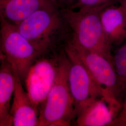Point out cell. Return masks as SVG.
<instances>
[{
    "label": "cell",
    "mask_w": 126,
    "mask_h": 126,
    "mask_svg": "<svg viewBox=\"0 0 126 126\" xmlns=\"http://www.w3.org/2000/svg\"><path fill=\"white\" fill-rule=\"evenodd\" d=\"M16 26L41 56L65 46L70 38H67L70 30L61 10L53 5L36 11Z\"/></svg>",
    "instance_id": "cell-1"
},
{
    "label": "cell",
    "mask_w": 126,
    "mask_h": 126,
    "mask_svg": "<svg viewBox=\"0 0 126 126\" xmlns=\"http://www.w3.org/2000/svg\"><path fill=\"white\" fill-rule=\"evenodd\" d=\"M103 8L61 10L71 32L72 43L84 50L97 52L112 60L111 46L103 30L99 14Z\"/></svg>",
    "instance_id": "cell-2"
},
{
    "label": "cell",
    "mask_w": 126,
    "mask_h": 126,
    "mask_svg": "<svg viewBox=\"0 0 126 126\" xmlns=\"http://www.w3.org/2000/svg\"><path fill=\"white\" fill-rule=\"evenodd\" d=\"M69 65V60L65 52L59 57L54 83L39 109L38 126H49L52 122L60 120L71 122L75 117L68 82Z\"/></svg>",
    "instance_id": "cell-3"
},
{
    "label": "cell",
    "mask_w": 126,
    "mask_h": 126,
    "mask_svg": "<svg viewBox=\"0 0 126 126\" xmlns=\"http://www.w3.org/2000/svg\"><path fill=\"white\" fill-rule=\"evenodd\" d=\"M65 46L72 51L85 65L101 90L104 99L120 109L123 94L112 60L97 52L84 50L72 43L70 39Z\"/></svg>",
    "instance_id": "cell-4"
},
{
    "label": "cell",
    "mask_w": 126,
    "mask_h": 126,
    "mask_svg": "<svg viewBox=\"0 0 126 126\" xmlns=\"http://www.w3.org/2000/svg\"><path fill=\"white\" fill-rule=\"evenodd\" d=\"M0 38L6 60L23 83L32 63L41 55L16 26L0 19Z\"/></svg>",
    "instance_id": "cell-5"
},
{
    "label": "cell",
    "mask_w": 126,
    "mask_h": 126,
    "mask_svg": "<svg viewBox=\"0 0 126 126\" xmlns=\"http://www.w3.org/2000/svg\"><path fill=\"white\" fill-rule=\"evenodd\" d=\"M64 51L70 62L68 82L76 117L90 104L103 97L101 90L85 65L66 46Z\"/></svg>",
    "instance_id": "cell-6"
},
{
    "label": "cell",
    "mask_w": 126,
    "mask_h": 126,
    "mask_svg": "<svg viewBox=\"0 0 126 126\" xmlns=\"http://www.w3.org/2000/svg\"><path fill=\"white\" fill-rule=\"evenodd\" d=\"M59 57L50 58L48 54L39 57L32 63L23 82L30 99L39 109L54 83Z\"/></svg>",
    "instance_id": "cell-7"
},
{
    "label": "cell",
    "mask_w": 126,
    "mask_h": 126,
    "mask_svg": "<svg viewBox=\"0 0 126 126\" xmlns=\"http://www.w3.org/2000/svg\"><path fill=\"white\" fill-rule=\"evenodd\" d=\"M15 74V84L10 108L13 126H38L39 109L32 103L22 81Z\"/></svg>",
    "instance_id": "cell-8"
},
{
    "label": "cell",
    "mask_w": 126,
    "mask_h": 126,
    "mask_svg": "<svg viewBox=\"0 0 126 126\" xmlns=\"http://www.w3.org/2000/svg\"><path fill=\"white\" fill-rule=\"evenodd\" d=\"M99 16L104 32L111 47L126 40V16L121 5L105 7L101 10Z\"/></svg>",
    "instance_id": "cell-9"
},
{
    "label": "cell",
    "mask_w": 126,
    "mask_h": 126,
    "mask_svg": "<svg viewBox=\"0 0 126 126\" xmlns=\"http://www.w3.org/2000/svg\"><path fill=\"white\" fill-rule=\"evenodd\" d=\"M51 5L48 0H0V19L17 26L36 11Z\"/></svg>",
    "instance_id": "cell-10"
},
{
    "label": "cell",
    "mask_w": 126,
    "mask_h": 126,
    "mask_svg": "<svg viewBox=\"0 0 126 126\" xmlns=\"http://www.w3.org/2000/svg\"><path fill=\"white\" fill-rule=\"evenodd\" d=\"M119 111L103 98L96 100L76 118L79 126H109Z\"/></svg>",
    "instance_id": "cell-11"
},
{
    "label": "cell",
    "mask_w": 126,
    "mask_h": 126,
    "mask_svg": "<svg viewBox=\"0 0 126 126\" xmlns=\"http://www.w3.org/2000/svg\"><path fill=\"white\" fill-rule=\"evenodd\" d=\"M15 84V73L5 59L0 66V126H13L10 108Z\"/></svg>",
    "instance_id": "cell-12"
},
{
    "label": "cell",
    "mask_w": 126,
    "mask_h": 126,
    "mask_svg": "<svg viewBox=\"0 0 126 126\" xmlns=\"http://www.w3.org/2000/svg\"><path fill=\"white\" fill-rule=\"evenodd\" d=\"M112 61L117 73L123 93V94H125L126 93V41L116 51L112 57Z\"/></svg>",
    "instance_id": "cell-13"
},
{
    "label": "cell",
    "mask_w": 126,
    "mask_h": 126,
    "mask_svg": "<svg viewBox=\"0 0 126 126\" xmlns=\"http://www.w3.org/2000/svg\"><path fill=\"white\" fill-rule=\"evenodd\" d=\"M116 0H76L70 9H91L104 8Z\"/></svg>",
    "instance_id": "cell-14"
},
{
    "label": "cell",
    "mask_w": 126,
    "mask_h": 126,
    "mask_svg": "<svg viewBox=\"0 0 126 126\" xmlns=\"http://www.w3.org/2000/svg\"><path fill=\"white\" fill-rule=\"evenodd\" d=\"M109 126H126V96L120 110Z\"/></svg>",
    "instance_id": "cell-15"
},
{
    "label": "cell",
    "mask_w": 126,
    "mask_h": 126,
    "mask_svg": "<svg viewBox=\"0 0 126 126\" xmlns=\"http://www.w3.org/2000/svg\"><path fill=\"white\" fill-rule=\"evenodd\" d=\"M54 7L60 10L71 9L76 0H48Z\"/></svg>",
    "instance_id": "cell-16"
},
{
    "label": "cell",
    "mask_w": 126,
    "mask_h": 126,
    "mask_svg": "<svg viewBox=\"0 0 126 126\" xmlns=\"http://www.w3.org/2000/svg\"><path fill=\"white\" fill-rule=\"evenodd\" d=\"M5 59H6V58H5V56L4 52H3V50L2 49L0 38V66L1 64V63L4 61Z\"/></svg>",
    "instance_id": "cell-17"
},
{
    "label": "cell",
    "mask_w": 126,
    "mask_h": 126,
    "mask_svg": "<svg viewBox=\"0 0 126 126\" xmlns=\"http://www.w3.org/2000/svg\"><path fill=\"white\" fill-rule=\"evenodd\" d=\"M121 0V5L122 6L123 9L124 11L126 17V0Z\"/></svg>",
    "instance_id": "cell-18"
}]
</instances>
